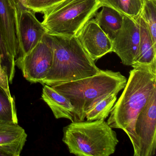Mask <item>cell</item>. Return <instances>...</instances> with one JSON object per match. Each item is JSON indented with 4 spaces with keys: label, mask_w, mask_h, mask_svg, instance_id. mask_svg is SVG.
I'll return each instance as SVG.
<instances>
[{
    "label": "cell",
    "mask_w": 156,
    "mask_h": 156,
    "mask_svg": "<svg viewBox=\"0 0 156 156\" xmlns=\"http://www.w3.org/2000/svg\"><path fill=\"white\" fill-rule=\"evenodd\" d=\"M133 68L107 122L112 128L124 130L129 137L134 134L138 115L156 90V63Z\"/></svg>",
    "instance_id": "1"
},
{
    "label": "cell",
    "mask_w": 156,
    "mask_h": 156,
    "mask_svg": "<svg viewBox=\"0 0 156 156\" xmlns=\"http://www.w3.org/2000/svg\"><path fill=\"white\" fill-rule=\"evenodd\" d=\"M48 34L52 46V63L41 84L52 86L93 76L100 72L101 69L96 66L75 36Z\"/></svg>",
    "instance_id": "2"
},
{
    "label": "cell",
    "mask_w": 156,
    "mask_h": 156,
    "mask_svg": "<svg viewBox=\"0 0 156 156\" xmlns=\"http://www.w3.org/2000/svg\"><path fill=\"white\" fill-rule=\"evenodd\" d=\"M127 81L120 72L101 70L95 75L51 87L70 100L74 107L73 122H79L84 121L87 112L95 102L106 95L118 94Z\"/></svg>",
    "instance_id": "3"
},
{
    "label": "cell",
    "mask_w": 156,
    "mask_h": 156,
    "mask_svg": "<svg viewBox=\"0 0 156 156\" xmlns=\"http://www.w3.org/2000/svg\"><path fill=\"white\" fill-rule=\"evenodd\" d=\"M112 129L105 120L72 122L63 128L62 141L76 156H109L119 143Z\"/></svg>",
    "instance_id": "4"
},
{
    "label": "cell",
    "mask_w": 156,
    "mask_h": 156,
    "mask_svg": "<svg viewBox=\"0 0 156 156\" xmlns=\"http://www.w3.org/2000/svg\"><path fill=\"white\" fill-rule=\"evenodd\" d=\"M102 7L100 0H62L43 12V25L47 34L75 36Z\"/></svg>",
    "instance_id": "5"
},
{
    "label": "cell",
    "mask_w": 156,
    "mask_h": 156,
    "mask_svg": "<svg viewBox=\"0 0 156 156\" xmlns=\"http://www.w3.org/2000/svg\"><path fill=\"white\" fill-rule=\"evenodd\" d=\"M129 138L134 149V156L156 154V90L138 115L134 134Z\"/></svg>",
    "instance_id": "6"
},
{
    "label": "cell",
    "mask_w": 156,
    "mask_h": 156,
    "mask_svg": "<svg viewBox=\"0 0 156 156\" xmlns=\"http://www.w3.org/2000/svg\"><path fill=\"white\" fill-rule=\"evenodd\" d=\"M53 55L51 38L46 33L37 45L15 65L21 70L27 81L31 83H41L51 68Z\"/></svg>",
    "instance_id": "7"
},
{
    "label": "cell",
    "mask_w": 156,
    "mask_h": 156,
    "mask_svg": "<svg viewBox=\"0 0 156 156\" xmlns=\"http://www.w3.org/2000/svg\"><path fill=\"white\" fill-rule=\"evenodd\" d=\"M137 19L124 15L122 27L112 40L113 52L128 66H132L139 53L140 30Z\"/></svg>",
    "instance_id": "8"
},
{
    "label": "cell",
    "mask_w": 156,
    "mask_h": 156,
    "mask_svg": "<svg viewBox=\"0 0 156 156\" xmlns=\"http://www.w3.org/2000/svg\"><path fill=\"white\" fill-rule=\"evenodd\" d=\"M75 36L87 53L94 62L113 52L112 40L99 27L94 19L87 22Z\"/></svg>",
    "instance_id": "9"
},
{
    "label": "cell",
    "mask_w": 156,
    "mask_h": 156,
    "mask_svg": "<svg viewBox=\"0 0 156 156\" xmlns=\"http://www.w3.org/2000/svg\"><path fill=\"white\" fill-rule=\"evenodd\" d=\"M0 34L11 66L15 70V61L20 52V39L16 12L7 0H0Z\"/></svg>",
    "instance_id": "10"
},
{
    "label": "cell",
    "mask_w": 156,
    "mask_h": 156,
    "mask_svg": "<svg viewBox=\"0 0 156 156\" xmlns=\"http://www.w3.org/2000/svg\"><path fill=\"white\" fill-rule=\"evenodd\" d=\"M21 42L20 55L15 64L31 51L47 33L44 26L30 9L24 10L17 17Z\"/></svg>",
    "instance_id": "11"
},
{
    "label": "cell",
    "mask_w": 156,
    "mask_h": 156,
    "mask_svg": "<svg viewBox=\"0 0 156 156\" xmlns=\"http://www.w3.org/2000/svg\"><path fill=\"white\" fill-rule=\"evenodd\" d=\"M41 98L51 108L57 119L66 118L73 121L74 107L68 98L51 86L44 84Z\"/></svg>",
    "instance_id": "12"
},
{
    "label": "cell",
    "mask_w": 156,
    "mask_h": 156,
    "mask_svg": "<svg viewBox=\"0 0 156 156\" xmlns=\"http://www.w3.org/2000/svg\"><path fill=\"white\" fill-rule=\"evenodd\" d=\"M137 19L140 30L139 50L137 57L131 66L132 67L156 63V45L152 41L146 23L140 16Z\"/></svg>",
    "instance_id": "13"
},
{
    "label": "cell",
    "mask_w": 156,
    "mask_h": 156,
    "mask_svg": "<svg viewBox=\"0 0 156 156\" xmlns=\"http://www.w3.org/2000/svg\"><path fill=\"white\" fill-rule=\"evenodd\" d=\"M101 8V11L95 14V21L113 40L122 27L124 15L108 6H102Z\"/></svg>",
    "instance_id": "14"
},
{
    "label": "cell",
    "mask_w": 156,
    "mask_h": 156,
    "mask_svg": "<svg viewBox=\"0 0 156 156\" xmlns=\"http://www.w3.org/2000/svg\"><path fill=\"white\" fill-rule=\"evenodd\" d=\"M117 94L114 93L106 95L95 102L87 112V120L92 121L105 119L117 101Z\"/></svg>",
    "instance_id": "15"
},
{
    "label": "cell",
    "mask_w": 156,
    "mask_h": 156,
    "mask_svg": "<svg viewBox=\"0 0 156 156\" xmlns=\"http://www.w3.org/2000/svg\"><path fill=\"white\" fill-rule=\"evenodd\" d=\"M25 129L18 124L0 121V145L27 141Z\"/></svg>",
    "instance_id": "16"
},
{
    "label": "cell",
    "mask_w": 156,
    "mask_h": 156,
    "mask_svg": "<svg viewBox=\"0 0 156 156\" xmlns=\"http://www.w3.org/2000/svg\"><path fill=\"white\" fill-rule=\"evenodd\" d=\"M102 6L115 9L124 16L134 20L138 18L141 10L142 0H102Z\"/></svg>",
    "instance_id": "17"
},
{
    "label": "cell",
    "mask_w": 156,
    "mask_h": 156,
    "mask_svg": "<svg viewBox=\"0 0 156 156\" xmlns=\"http://www.w3.org/2000/svg\"><path fill=\"white\" fill-rule=\"evenodd\" d=\"M139 16L148 28L152 41L156 45V0H142Z\"/></svg>",
    "instance_id": "18"
},
{
    "label": "cell",
    "mask_w": 156,
    "mask_h": 156,
    "mask_svg": "<svg viewBox=\"0 0 156 156\" xmlns=\"http://www.w3.org/2000/svg\"><path fill=\"white\" fill-rule=\"evenodd\" d=\"M0 121L18 124L15 98L9 97L0 87Z\"/></svg>",
    "instance_id": "19"
},
{
    "label": "cell",
    "mask_w": 156,
    "mask_h": 156,
    "mask_svg": "<svg viewBox=\"0 0 156 156\" xmlns=\"http://www.w3.org/2000/svg\"><path fill=\"white\" fill-rule=\"evenodd\" d=\"M26 141H19L7 145H0V156H19Z\"/></svg>",
    "instance_id": "20"
},
{
    "label": "cell",
    "mask_w": 156,
    "mask_h": 156,
    "mask_svg": "<svg viewBox=\"0 0 156 156\" xmlns=\"http://www.w3.org/2000/svg\"><path fill=\"white\" fill-rule=\"evenodd\" d=\"M61 1L62 0H26V3L28 8L35 13L42 14L47 8Z\"/></svg>",
    "instance_id": "21"
},
{
    "label": "cell",
    "mask_w": 156,
    "mask_h": 156,
    "mask_svg": "<svg viewBox=\"0 0 156 156\" xmlns=\"http://www.w3.org/2000/svg\"><path fill=\"white\" fill-rule=\"evenodd\" d=\"M8 70L4 65L3 56L0 54V87L4 90L9 98H14L11 94Z\"/></svg>",
    "instance_id": "22"
},
{
    "label": "cell",
    "mask_w": 156,
    "mask_h": 156,
    "mask_svg": "<svg viewBox=\"0 0 156 156\" xmlns=\"http://www.w3.org/2000/svg\"><path fill=\"white\" fill-rule=\"evenodd\" d=\"M0 54L3 56V59H4V65L7 67V70H8L9 82L10 83H12L14 76H15L16 70L13 69L12 66H11V65L9 59L8 52H7V49H6L4 42L2 38L1 34H0Z\"/></svg>",
    "instance_id": "23"
},
{
    "label": "cell",
    "mask_w": 156,
    "mask_h": 156,
    "mask_svg": "<svg viewBox=\"0 0 156 156\" xmlns=\"http://www.w3.org/2000/svg\"><path fill=\"white\" fill-rule=\"evenodd\" d=\"M12 9L15 10L16 15L20 14L22 11L29 9L27 6L26 0H7Z\"/></svg>",
    "instance_id": "24"
},
{
    "label": "cell",
    "mask_w": 156,
    "mask_h": 156,
    "mask_svg": "<svg viewBox=\"0 0 156 156\" xmlns=\"http://www.w3.org/2000/svg\"><path fill=\"white\" fill-rule=\"evenodd\" d=\"M100 1H102V0H100Z\"/></svg>",
    "instance_id": "25"
}]
</instances>
